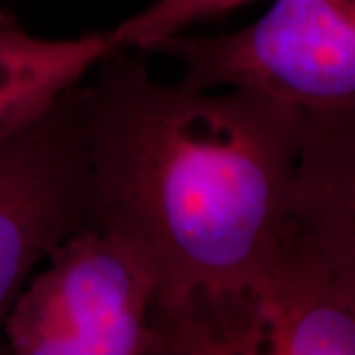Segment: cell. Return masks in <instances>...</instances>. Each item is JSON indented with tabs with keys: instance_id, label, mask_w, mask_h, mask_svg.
I'll list each match as a JSON object with an SVG mask.
<instances>
[{
	"instance_id": "8",
	"label": "cell",
	"mask_w": 355,
	"mask_h": 355,
	"mask_svg": "<svg viewBox=\"0 0 355 355\" xmlns=\"http://www.w3.org/2000/svg\"><path fill=\"white\" fill-rule=\"evenodd\" d=\"M251 2L254 0H154L111 32L119 50L137 48L148 51L166 36L180 34L198 22L217 18Z\"/></svg>"
},
{
	"instance_id": "1",
	"label": "cell",
	"mask_w": 355,
	"mask_h": 355,
	"mask_svg": "<svg viewBox=\"0 0 355 355\" xmlns=\"http://www.w3.org/2000/svg\"><path fill=\"white\" fill-rule=\"evenodd\" d=\"M119 51L79 85L91 225L150 257L156 355L261 354L253 286L288 219L302 111L164 85Z\"/></svg>"
},
{
	"instance_id": "3",
	"label": "cell",
	"mask_w": 355,
	"mask_h": 355,
	"mask_svg": "<svg viewBox=\"0 0 355 355\" xmlns=\"http://www.w3.org/2000/svg\"><path fill=\"white\" fill-rule=\"evenodd\" d=\"M184 65L190 89H249L300 109L355 101V0H275L251 26L172 34L148 48Z\"/></svg>"
},
{
	"instance_id": "2",
	"label": "cell",
	"mask_w": 355,
	"mask_h": 355,
	"mask_svg": "<svg viewBox=\"0 0 355 355\" xmlns=\"http://www.w3.org/2000/svg\"><path fill=\"white\" fill-rule=\"evenodd\" d=\"M160 280L123 233L87 225L60 243L6 320L16 355H156Z\"/></svg>"
},
{
	"instance_id": "4",
	"label": "cell",
	"mask_w": 355,
	"mask_h": 355,
	"mask_svg": "<svg viewBox=\"0 0 355 355\" xmlns=\"http://www.w3.org/2000/svg\"><path fill=\"white\" fill-rule=\"evenodd\" d=\"M79 85L0 142V354H10L4 328L28 280L60 243L91 225Z\"/></svg>"
},
{
	"instance_id": "5",
	"label": "cell",
	"mask_w": 355,
	"mask_h": 355,
	"mask_svg": "<svg viewBox=\"0 0 355 355\" xmlns=\"http://www.w3.org/2000/svg\"><path fill=\"white\" fill-rule=\"evenodd\" d=\"M253 298L261 354L355 355V304L291 216Z\"/></svg>"
},
{
	"instance_id": "9",
	"label": "cell",
	"mask_w": 355,
	"mask_h": 355,
	"mask_svg": "<svg viewBox=\"0 0 355 355\" xmlns=\"http://www.w3.org/2000/svg\"><path fill=\"white\" fill-rule=\"evenodd\" d=\"M4 6H8V0H0V8H4Z\"/></svg>"
},
{
	"instance_id": "6",
	"label": "cell",
	"mask_w": 355,
	"mask_h": 355,
	"mask_svg": "<svg viewBox=\"0 0 355 355\" xmlns=\"http://www.w3.org/2000/svg\"><path fill=\"white\" fill-rule=\"evenodd\" d=\"M288 216L355 304V101L302 111Z\"/></svg>"
},
{
	"instance_id": "7",
	"label": "cell",
	"mask_w": 355,
	"mask_h": 355,
	"mask_svg": "<svg viewBox=\"0 0 355 355\" xmlns=\"http://www.w3.org/2000/svg\"><path fill=\"white\" fill-rule=\"evenodd\" d=\"M116 50L111 30L69 40L40 38L8 6L0 8V142L34 123Z\"/></svg>"
}]
</instances>
